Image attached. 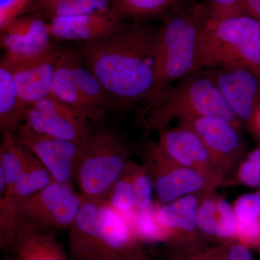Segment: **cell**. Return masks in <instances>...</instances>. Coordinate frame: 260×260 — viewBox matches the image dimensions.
<instances>
[{
  "mask_svg": "<svg viewBox=\"0 0 260 260\" xmlns=\"http://www.w3.org/2000/svg\"><path fill=\"white\" fill-rule=\"evenodd\" d=\"M129 223L138 242H161L172 235V232L159 223L153 206L141 211L136 210Z\"/></svg>",
  "mask_w": 260,
  "mask_h": 260,
  "instance_id": "26",
  "label": "cell"
},
{
  "mask_svg": "<svg viewBox=\"0 0 260 260\" xmlns=\"http://www.w3.org/2000/svg\"><path fill=\"white\" fill-rule=\"evenodd\" d=\"M237 65L260 71V23L244 13L215 16L210 11L200 39L199 70Z\"/></svg>",
  "mask_w": 260,
  "mask_h": 260,
  "instance_id": "3",
  "label": "cell"
},
{
  "mask_svg": "<svg viewBox=\"0 0 260 260\" xmlns=\"http://www.w3.org/2000/svg\"><path fill=\"white\" fill-rule=\"evenodd\" d=\"M30 0H0V31L20 16Z\"/></svg>",
  "mask_w": 260,
  "mask_h": 260,
  "instance_id": "33",
  "label": "cell"
},
{
  "mask_svg": "<svg viewBox=\"0 0 260 260\" xmlns=\"http://www.w3.org/2000/svg\"><path fill=\"white\" fill-rule=\"evenodd\" d=\"M234 210L238 221L242 223L260 219V200L257 194H247L239 198L234 205Z\"/></svg>",
  "mask_w": 260,
  "mask_h": 260,
  "instance_id": "31",
  "label": "cell"
},
{
  "mask_svg": "<svg viewBox=\"0 0 260 260\" xmlns=\"http://www.w3.org/2000/svg\"><path fill=\"white\" fill-rule=\"evenodd\" d=\"M184 4V0H112L111 14L123 20L167 15Z\"/></svg>",
  "mask_w": 260,
  "mask_h": 260,
  "instance_id": "24",
  "label": "cell"
},
{
  "mask_svg": "<svg viewBox=\"0 0 260 260\" xmlns=\"http://www.w3.org/2000/svg\"><path fill=\"white\" fill-rule=\"evenodd\" d=\"M252 120L254 121V125H255L256 129H257L258 132H259L260 134V104L259 107H258L257 109H256Z\"/></svg>",
  "mask_w": 260,
  "mask_h": 260,
  "instance_id": "41",
  "label": "cell"
},
{
  "mask_svg": "<svg viewBox=\"0 0 260 260\" xmlns=\"http://www.w3.org/2000/svg\"><path fill=\"white\" fill-rule=\"evenodd\" d=\"M158 29L141 23L84 43L78 54L115 103L124 110L148 100L155 80Z\"/></svg>",
  "mask_w": 260,
  "mask_h": 260,
  "instance_id": "1",
  "label": "cell"
},
{
  "mask_svg": "<svg viewBox=\"0 0 260 260\" xmlns=\"http://www.w3.org/2000/svg\"><path fill=\"white\" fill-rule=\"evenodd\" d=\"M73 184L54 180L16 205L19 220L44 230L69 229L84 201Z\"/></svg>",
  "mask_w": 260,
  "mask_h": 260,
  "instance_id": "6",
  "label": "cell"
},
{
  "mask_svg": "<svg viewBox=\"0 0 260 260\" xmlns=\"http://www.w3.org/2000/svg\"><path fill=\"white\" fill-rule=\"evenodd\" d=\"M217 210L218 222L215 235L223 239H232L237 236L239 221L234 208L226 200H221L217 203Z\"/></svg>",
  "mask_w": 260,
  "mask_h": 260,
  "instance_id": "30",
  "label": "cell"
},
{
  "mask_svg": "<svg viewBox=\"0 0 260 260\" xmlns=\"http://www.w3.org/2000/svg\"><path fill=\"white\" fill-rule=\"evenodd\" d=\"M64 51L53 47L43 55L19 64H10L19 96L25 108L52 93L54 73Z\"/></svg>",
  "mask_w": 260,
  "mask_h": 260,
  "instance_id": "11",
  "label": "cell"
},
{
  "mask_svg": "<svg viewBox=\"0 0 260 260\" xmlns=\"http://www.w3.org/2000/svg\"><path fill=\"white\" fill-rule=\"evenodd\" d=\"M210 10L181 5L166 15L158 28L155 80L148 108H154L172 85L199 70L200 44Z\"/></svg>",
  "mask_w": 260,
  "mask_h": 260,
  "instance_id": "2",
  "label": "cell"
},
{
  "mask_svg": "<svg viewBox=\"0 0 260 260\" xmlns=\"http://www.w3.org/2000/svg\"><path fill=\"white\" fill-rule=\"evenodd\" d=\"M49 23L38 15L20 16L1 34V46L10 64L31 60L54 47Z\"/></svg>",
  "mask_w": 260,
  "mask_h": 260,
  "instance_id": "10",
  "label": "cell"
},
{
  "mask_svg": "<svg viewBox=\"0 0 260 260\" xmlns=\"http://www.w3.org/2000/svg\"><path fill=\"white\" fill-rule=\"evenodd\" d=\"M133 172H129L126 164L124 172L113 185L107 201L116 211L126 217L135 211L133 189Z\"/></svg>",
  "mask_w": 260,
  "mask_h": 260,
  "instance_id": "27",
  "label": "cell"
},
{
  "mask_svg": "<svg viewBox=\"0 0 260 260\" xmlns=\"http://www.w3.org/2000/svg\"><path fill=\"white\" fill-rule=\"evenodd\" d=\"M24 107L19 96L13 70L4 57L0 64V129L2 134H15L24 121Z\"/></svg>",
  "mask_w": 260,
  "mask_h": 260,
  "instance_id": "19",
  "label": "cell"
},
{
  "mask_svg": "<svg viewBox=\"0 0 260 260\" xmlns=\"http://www.w3.org/2000/svg\"><path fill=\"white\" fill-rule=\"evenodd\" d=\"M242 11L260 23V0H242Z\"/></svg>",
  "mask_w": 260,
  "mask_h": 260,
  "instance_id": "37",
  "label": "cell"
},
{
  "mask_svg": "<svg viewBox=\"0 0 260 260\" xmlns=\"http://www.w3.org/2000/svg\"><path fill=\"white\" fill-rule=\"evenodd\" d=\"M53 181L54 179L49 171L32 154L23 174L5 195L0 198H6L17 205L42 191Z\"/></svg>",
  "mask_w": 260,
  "mask_h": 260,
  "instance_id": "23",
  "label": "cell"
},
{
  "mask_svg": "<svg viewBox=\"0 0 260 260\" xmlns=\"http://www.w3.org/2000/svg\"><path fill=\"white\" fill-rule=\"evenodd\" d=\"M210 5L211 14L226 16L242 14V0H206Z\"/></svg>",
  "mask_w": 260,
  "mask_h": 260,
  "instance_id": "34",
  "label": "cell"
},
{
  "mask_svg": "<svg viewBox=\"0 0 260 260\" xmlns=\"http://www.w3.org/2000/svg\"><path fill=\"white\" fill-rule=\"evenodd\" d=\"M259 245H260V244H259Z\"/></svg>",
  "mask_w": 260,
  "mask_h": 260,
  "instance_id": "43",
  "label": "cell"
},
{
  "mask_svg": "<svg viewBox=\"0 0 260 260\" xmlns=\"http://www.w3.org/2000/svg\"><path fill=\"white\" fill-rule=\"evenodd\" d=\"M194 130L210 153L228 155L240 146V138L232 123L220 118L199 116L184 120Z\"/></svg>",
  "mask_w": 260,
  "mask_h": 260,
  "instance_id": "17",
  "label": "cell"
},
{
  "mask_svg": "<svg viewBox=\"0 0 260 260\" xmlns=\"http://www.w3.org/2000/svg\"><path fill=\"white\" fill-rule=\"evenodd\" d=\"M126 25L109 13L53 19L49 28L51 37L54 39L88 43L108 37Z\"/></svg>",
  "mask_w": 260,
  "mask_h": 260,
  "instance_id": "13",
  "label": "cell"
},
{
  "mask_svg": "<svg viewBox=\"0 0 260 260\" xmlns=\"http://www.w3.org/2000/svg\"><path fill=\"white\" fill-rule=\"evenodd\" d=\"M247 159L250 160V161L257 164V165L260 167V148L253 150V151L249 154Z\"/></svg>",
  "mask_w": 260,
  "mask_h": 260,
  "instance_id": "40",
  "label": "cell"
},
{
  "mask_svg": "<svg viewBox=\"0 0 260 260\" xmlns=\"http://www.w3.org/2000/svg\"><path fill=\"white\" fill-rule=\"evenodd\" d=\"M127 147L112 131L91 133L81 143L75 181L85 200H107L113 185L125 169Z\"/></svg>",
  "mask_w": 260,
  "mask_h": 260,
  "instance_id": "4",
  "label": "cell"
},
{
  "mask_svg": "<svg viewBox=\"0 0 260 260\" xmlns=\"http://www.w3.org/2000/svg\"><path fill=\"white\" fill-rule=\"evenodd\" d=\"M32 155L30 150L19 143L15 134L3 135L0 145V169L6 176V191L28 167Z\"/></svg>",
  "mask_w": 260,
  "mask_h": 260,
  "instance_id": "25",
  "label": "cell"
},
{
  "mask_svg": "<svg viewBox=\"0 0 260 260\" xmlns=\"http://www.w3.org/2000/svg\"><path fill=\"white\" fill-rule=\"evenodd\" d=\"M226 260H252V256L247 246L243 244H235L231 248Z\"/></svg>",
  "mask_w": 260,
  "mask_h": 260,
  "instance_id": "36",
  "label": "cell"
},
{
  "mask_svg": "<svg viewBox=\"0 0 260 260\" xmlns=\"http://www.w3.org/2000/svg\"><path fill=\"white\" fill-rule=\"evenodd\" d=\"M20 232L13 246L19 260H70L69 254L52 231L20 220Z\"/></svg>",
  "mask_w": 260,
  "mask_h": 260,
  "instance_id": "15",
  "label": "cell"
},
{
  "mask_svg": "<svg viewBox=\"0 0 260 260\" xmlns=\"http://www.w3.org/2000/svg\"><path fill=\"white\" fill-rule=\"evenodd\" d=\"M112 0H41L34 10L50 20L111 12Z\"/></svg>",
  "mask_w": 260,
  "mask_h": 260,
  "instance_id": "21",
  "label": "cell"
},
{
  "mask_svg": "<svg viewBox=\"0 0 260 260\" xmlns=\"http://www.w3.org/2000/svg\"><path fill=\"white\" fill-rule=\"evenodd\" d=\"M24 123L42 134L81 143L90 133L89 120L51 94L26 108Z\"/></svg>",
  "mask_w": 260,
  "mask_h": 260,
  "instance_id": "8",
  "label": "cell"
},
{
  "mask_svg": "<svg viewBox=\"0 0 260 260\" xmlns=\"http://www.w3.org/2000/svg\"><path fill=\"white\" fill-rule=\"evenodd\" d=\"M197 227L207 235H215L218 210L217 203L213 200H206L200 205L197 210Z\"/></svg>",
  "mask_w": 260,
  "mask_h": 260,
  "instance_id": "32",
  "label": "cell"
},
{
  "mask_svg": "<svg viewBox=\"0 0 260 260\" xmlns=\"http://www.w3.org/2000/svg\"><path fill=\"white\" fill-rule=\"evenodd\" d=\"M20 144L28 149L49 171L54 180L73 184L81 143L59 139L38 133L23 123L15 133Z\"/></svg>",
  "mask_w": 260,
  "mask_h": 260,
  "instance_id": "7",
  "label": "cell"
},
{
  "mask_svg": "<svg viewBox=\"0 0 260 260\" xmlns=\"http://www.w3.org/2000/svg\"><path fill=\"white\" fill-rule=\"evenodd\" d=\"M197 210L198 200L189 194L155 208V213L159 223L169 232H192L197 227Z\"/></svg>",
  "mask_w": 260,
  "mask_h": 260,
  "instance_id": "22",
  "label": "cell"
},
{
  "mask_svg": "<svg viewBox=\"0 0 260 260\" xmlns=\"http://www.w3.org/2000/svg\"><path fill=\"white\" fill-rule=\"evenodd\" d=\"M239 179L246 186H260V167L257 164L246 160L239 169Z\"/></svg>",
  "mask_w": 260,
  "mask_h": 260,
  "instance_id": "35",
  "label": "cell"
},
{
  "mask_svg": "<svg viewBox=\"0 0 260 260\" xmlns=\"http://www.w3.org/2000/svg\"><path fill=\"white\" fill-rule=\"evenodd\" d=\"M227 254L221 250L213 251L200 260H226Z\"/></svg>",
  "mask_w": 260,
  "mask_h": 260,
  "instance_id": "38",
  "label": "cell"
},
{
  "mask_svg": "<svg viewBox=\"0 0 260 260\" xmlns=\"http://www.w3.org/2000/svg\"><path fill=\"white\" fill-rule=\"evenodd\" d=\"M10 260H19L18 256H15V258H13V259H10Z\"/></svg>",
  "mask_w": 260,
  "mask_h": 260,
  "instance_id": "42",
  "label": "cell"
},
{
  "mask_svg": "<svg viewBox=\"0 0 260 260\" xmlns=\"http://www.w3.org/2000/svg\"><path fill=\"white\" fill-rule=\"evenodd\" d=\"M70 69L78 89L88 102L103 116L116 109L115 103L96 77L89 70L78 52L69 51Z\"/></svg>",
  "mask_w": 260,
  "mask_h": 260,
  "instance_id": "20",
  "label": "cell"
},
{
  "mask_svg": "<svg viewBox=\"0 0 260 260\" xmlns=\"http://www.w3.org/2000/svg\"><path fill=\"white\" fill-rule=\"evenodd\" d=\"M20 229L16 204L6 198H0V247L2 249H13Z\"/></svg>",
  "mask_w": 260,
  "mask_h": 260,
  "instance_id": "28",
  "label": "cell"
},
{
  "mask_svg": "<svg viewBox=\"0 0 260 260\" xmlns=\"http://www.w3.org/2000/svg\"><path fill=\"white\" fill-rule=\"evenodd\" d=\"M213 69L210 76L238 120H251L260 104V71L241 65Z\"/></svg>",
  "mask_w": 260,
  "mask_h": 260,
  "instance_id": "9",
  "label": "cell"
},
{
  "mask_svg": "<svg viewBox=\"0 0 260 260\" xmlns=\"http://www.w3.org/2000/svg\"><path fill=\"white\" fill-rule=\"evenodd\" d=\"M101 203L84 198L79 213L68 229L70 260H103L99 224Z\"/></svg>",
  "mask_w": 260,
  "mask_h": 260,
  "instance_id": "14",
  "label": "cell"
},
{
  "mask_svg": "<svg viewBox=\"0 0 260 260\" xmlns=\"http://www.w3.org/2000/svg\"><path fill=\"white\" fill-rule=\"evenodd\" d=\"M51 94L89 121L98 120L103 117L85 100L75 84L70 69L69 51H64L58 60Z\"/></svg>",
  "mask_w": 260,
  "mask_h": 260,
  "instance_id": "18",
  "label": "cell"
},
{
  "mask_svg": "<svg viewBox=\"0 0 260 260\" xmlns=\"http://www.w3.org/2000/svg\"><path fill=\"white\" fill-rule=\"evenodd\" d=\"M118 260H142L141 254H140L138 246H137L134 249H132L129 252L126 253L121 256L120 259Z\"/></svg>",
  "mask_w": 260,
  "mask_h": 260,
  "instance_id": "39",
  "label": "cell"
},
{
  "mask_svg": "<svg viewBox=\"0 0 260 260\" xmlns=\"http://www.w3.org/2000/svg\"><path fill=\"white\" fill-rule=\"evenodd\" d=\"M147 127L162 129L175 116L184 120L212 116L220 118L237 126L238 119L209 75L196 72L183 78L176 86L168 90L153 108Z\"/></svg>",
  "mask_w": 260,
  "mask_h": 260,
  "instance_id": "5",
  "label": "cell"
},
{
  "mask_svg": "<svg viewBox=\"0 0 260 260\" xmlns=\"http://www.w3.org/2000/svg\"><path fill=\"white\" fill-rule=\"evenodd\" d=\"M158 145L167 157L185 167L201 165L209 160V150L185 124L177 129L162 130Z\"/></svg>",
  "mask_w": 260,
  "mask_h": 260,
  "instance_id": "16",
  "label": "cell"
},
{
  "mask_svg": "<svg viewBox=\"0 0 260 260\" xmlns=\"http://www.w3.org/2000/svg\"><path fill=\"white\" fill-rule=\"evenodd\" d=\"M150 150V159L155 162H153L155 177L152 179L154 191L162 203H172L204 186V178L195 169L185 167L167 169L164 153L158 145H152Z\"/></svg>",
  "mask_w": 260,
  "mask_h": 260,
  "instance_id": "12",
  "label": "cell"
},
{
  "mask_svg": "<svg viewBox=\"0 0 260 260\" xmlns=\"http://www.w3.org/2000/svg\"><path fill=\"white\" fill-rule=\"evenodd\" d=\"M133 189L135 210L141 211L153 206L154 191L153 181L144 169H138L133 172Z\"/></svg>",
  "mask_w": 260,
  "mask_h": 260,
  "instance_id": "29",
  "label": "cell"
}]
</instances>
